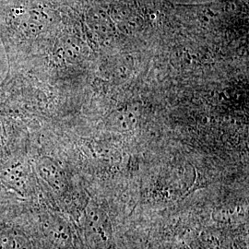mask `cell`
<instances>
[{
	"mask_svg": "<svg viewBox=\"0 0 249 249\" xmlns=\"http://www.w3.org/2000/svg\"><path fill=\"white\" fill-rule=\"evenodd\" d=\"M87 231L96 249H106L113 236L112 225L107 213L99 208L90 207L87 212Z\"/></svg>",
	"mask_w": 249,
	"mask_h": 249,
	"instance_id": "cell-1",
	"label": "cell"
},
{
	"mask_svg": "<svg viewBox=\"0 0 249 249\" xmlns=\"http://www.w3.org/2000/svg\"><path fill=\"white\" fill-rule=\"evenodd\" d=\"M45 230L49 239L60 249L69 248L71 244V234L69 226L61 220L50 217L45 222Z\"/></svg>",
	"mask_w": 249,
	"mask_h": 249,
	"instance_id": "cell-2",
	"label": "cell"
},
{
	"mask_svg": "<svg viewBox=\"0 0 249 249\" xmlns=\"http://www.w3.org/2000/svg\"><path fill=\"white\" fill-rule=\"evenodd\" d=\"M40 174L54 188L61 189L64 187L62 173L53 161L43 160L40 163Z\"/></svg>",
	"mask_w": 249,
	"mask_h": 249,
	"instance_id": "cell-3",
	"label": "cell"
},
{
	"mask_svg": "<svg viewBox=\"0 0 249 249\" xmlns=\"http://www.w3.org/2000/svg\"><path fill=\"white\" fill-rule=\"evenodd\" d=\"M26 240L16 231H0V249H24Z\"/></svg>",
	"mask_w": 249,
	"mask_h": 249,
	"instance_id": "cell-4",
	"label": "cell"
},
{
	"mask_svg": "<svg viewBox=\"0 0 249 249\" xmlns=\"http://www.w3.org/2000/svg\"><path fill=\"white\" fill-rule=\"evenodd\" d=\"M149 249H159L158 248H149Z\"/></svg>",
	"mask_w": 249,
	"mask_h": 249,
	"instance_id": "cell-5",
	"label": "cell"
}]
</instances>
